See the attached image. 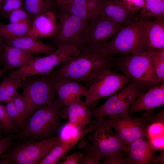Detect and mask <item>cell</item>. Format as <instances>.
I'll list each match as a JSON object with an SVG mask.
<instances>
[{"label": "cell", "instance_id": "cell-1", "mask_svg": "<svg viewBox=\"0 0 164 164\" xmlns=\"http://www.w3.org/2000/svg\"><path fill=\"white\" fill-rule=\"evenodd\" d=\"M69 57L48 74L50 77L73 80L87 88L102 74L111 70L113 58L103 50L86 47Z\"/></svg>", "mask_w": 164, "mask_h": 164}, {"label": "cell", "instance_id": "cell-2", "mask_svg": "<svg viewBox=\"0 0 164 164\" xmlns=\"http://www.w3.org/2000/svg\"><path fill=\"white\" fill-rule=\"evenodd\" d=\"M63 106L58 98L38 108L28 118L26 128L20 134V137H29L34 141L54 137L61 125L60 111Z\"/></svg>", "mask_w": 164, "mask_h": 164}, {"label": "cell", "instance_id": "cell-3", "mask_svg": "<svg viewBox=\"0 0 164 164\" xmlns=\"http://www.w3.org/2000/svg\"><path fill=\"white\" fill-rule=\"evenodd\" d=\"M121 55L113 65L132 81L139 84L142 89H149L159 84L149 50Z\"/></svg>", "mask_w": 164, "mask_h": 164}, {"label": "cell", "instance_id": "cell-4", "mask_svg": "<svg viewBox=\"0 0 164 164\" xmlns=\"http://www.w3.org/2000/svg\"><path fill=\"white\" fill-rule=\"evenodd\" d=\"M22 95L25 105L22 120L27 119L39 107L52 102L57 95L48 75H35L22 81Z\"/></svg>", "mask_w": 164, "mask_h": 164}, {"label": "cell", "instance_id": "cell-5", "mask_svg": "<svg viewBox=\"0 0 164 164\" xmlns=\"http://www.w3.org/2000/svg\"><path fill=\"white\" fill-rule=\"evenodd\" d=\"M103 50L111 56L118 54L127 55L148 51L144 30L137 19L118 31L105 45Z\"/></svg>", "mask_w": 164, "mask_h": 164}, {"label": "cell", "instance_id": "cell-6", "mask_svg": "<svg viewBox=\"0 0 164 164\" xmlns=\"http://www.w3.org/2000/svg\"><path fill=\"white\" fill-rule=\"evenodd\" d=\"M153 110L146 111L138 117L121 114L107 116L104 118L121 142L127 145L135 140L146 136L148 127L152 121Z\"/></svg>", "mask_w": 164, "mask_h": 164}, {"label": "cell", "instance_id": "cell-7", "mask_svg": "<svg viewBox=\"0 0 164 164\" xmlns=\"http://www.w3.org/2000/svg\"><path fill=\"white\" fill-rule=\"evenodd\" d=\"M78 52V48L74 46L58 48L51 54L43 57H36L24 67L16 70H11L9 76L23 81L35 75H48L56 66Z\"/></svg>", "mask_w": 164, "mask_h": 164}, {"label": "cell", "instance_id": "cell-8", "mask_svg": "<svg viewBox=\"0 0 164 164\" xmlns=\"http://www.w3.org/2000/svg\"><path fill=\"white\" fill-rule=\"evenodd\" d=\"M141 86L132 81L111 95L102 105L90 110L94 123L107 116L121 114H128L130 105L137 97L143 94Z\"/></svg>", "mask_w": 164, "mask_h": 164}, {"label": "cell", "instance_id": "cell-9", "mask_svg": "<svg viewBox=\"0 0 164 164\" xmlns=\"http://www.w3.org/2000/svg\"><path fill=\"white\" fill-rule=\"evenodd\" d=\"M93 124L94 127L87 138L96 159L102 160L118 155L125 151L127 145L117 138L104 118Z\"/></svg>", "mask_w": 164, "mask_h": 164}, {"label": "cell", "instance_id": "cell-10", "mask_svg": "<svg viewBox=\"0 0 164 164\" xmlns=\"http://www.w3.org/2000/svg\"><path fill=\"white\" fill-rule=\"evenodd\" d=\"M60 137L26 142L7 149L0 158L8 159L15 164H39L61 140Z\"/></svg>", "mask_w": 164, "mask_h": 164}, {"label": "cell", "instance_id": "cell-11", "mask_svg": "<svg viewBox=\"0 0 164 164\" xmlns=\"http://www.w3.org/2000/svg\"><path fill=\"white\" fill-rule=\"evenodd\" d=\"M59 7L56 13L59 28L53 38L56 46L57 48L74 46L79 49L88 20L81 19L71 14L63 6Z\"/></svg>", "mask_w": 164, "mask_h": 164}, {"label": "cell", "instance_id": "cell-12", "mask_svg": "<svg viewBox=\"0 0 164 164\" xmlns=\"http://www.w3.org/2000/svg\"><path fill=\"white\" fill-rule=\"evenodd\" d=\"M124 27L98 15L90 19L81 38L80 48L102 50L105 45Z\"/></svg>", "mask_w": 164, "mask_h": 164}, {"label": "cell", "instance_id": "cell-13", "mask_svg": "<svg viewBox=\"0 0 164 164\" xmlns=\"http://www.w3.org/2000/svg\"><path fill=\"white\" fill-rule=\"evenodd\" d=\"M132 81L124 75L106 71L87 88L84 95V102L89 105L99 99L111 95Z\"/></svg>", "mask_w": 164, "mask_h": 164}, {"label": "cell", "instance_id": "cell-14", "mask_svg": "<svg viewBox=\"0 0 164 164\" xmlns=\"http://www.w3.org/2000/svg\"><path fill=\"white\" fill-rule=\"evenodd\" d=\"M98 16L125 27L138 18L136 12L129 10L121 0H102Z\"/></svg>", "mask_w": 164, "mask_h": 164}, {"label": "cell", "instance_id": "cell-15", "mask_svg": "<svg viewBox=\"0 0 164 164\" xmlns=\"http://www.w3.org/2000/svg\"><path fill=\"white\" fill-rule=\"evenodd\" d=\"M124 151L125 153L126 164L156 163L155 154L157 151L146 136L127 145Z\"/></svg>", "mask_w": 164, "mask_h": 164}, {"label": "cell", "instance_id": "cell-16", "mask_svg": "<svg viewBox=\"0 0 164 164\" xmlns=\"http://www.w3.org/2000/svg\"><path fill=\"white\" fill-rule=\"evenodd\" d=\"M164 103V82L136 97L130 105L128 114L131 115L144 110H153L155 108L163 105Z\"/></svg>", "mask_w": 164, "mask_h": 164}, {"label": "cell", "instance_id": "cell-17", "mask_svg": "<svg viewBox=\"0 0 164 164\" xmlns=\"http://www.w3.org/2000/svg\"><path fill=\"white\" fill-rule=\"evenodd\" d=\"M87 105L80 98L63 106L60 111V116L67 118L69 123L80 131L87 126L92 116Z\"/></svg>", "mask_w": 164, "mask_h": 164}, {"label": "cell", "instance_id": "cell-18", "mask_svg": "<svg viewBox=\"0 0 164 164\" xmlns=\"http://www.w3.org/2000/svg\"><path fill=\"white\" fill-rule=\"evenodd\" d=\"M59 28L55 13L47 12L33 18L32 25L26 34L36 38H53Z\"/></svg>", "mask_w": 164, "mask_h": 164}, {"label": "cell", "instance_id": "cell-19", "mask_svg": "<svg viewBox=\"0 0 164 164\" xmlns=\"http://www.w3.org/2000/svg\"><path fill=\"white\" fill-rule=\"evenodd\" d=\"M49 76L58 96V98L63 106L74 100L80 98L87 89L82 84L73 80Z\"/></svg>", "mask_w": 164, "mask_h": 164}, {"label": "cell", "instance_id": "cell-20", "mask_svg": "<svg viewBox=\"0 0 164 164\" xmlns=\"http://www.w3.org/2000/svg\"><path fill=\"white\" fill-rule=\"evenodd\" d=\"M137 20L145 32L148 50H159L164 48V20L151 21L138 17Z\"/></svg>", "mask_w": 164, "mask_h": 164}, {"label": "cell", "instance_id": "cell-21", "mask_svg": "<svg viewBox=\"0 0 164 164\" xmlns=\"http://www.w3.org/2000/svg\"><path fill=\"white\" fill-rule=\"evenodd\" d=\"M6 43L32 54L53 53L56 50L53 47L43 43L37 38L25 36L4 41Z\"/></svg>", "mask_w": 164, "mask_h": 164}, {"label": "cell", "instance_id": "cell-22", "mask_svg": "<svg viewBox=\"0 0 164 164\" xmlns=\"http://www.w3.org/2000/svg\"><path fill=\"white\" fill-rule=\"evenodd\" d=\"M3 68L8 70L24 67L36 56L20 49L3 43Z\"/></svg>", "mask_w": 164, "mask_h": 164}, {"label": "cell", "instance_id": "cell-23", "mask_svg": "<svg viewBox=\"0 0 164 164\" xmlns=\"http://www.w3.org/2000/svg\"><path fill=\"white\" fill-rule=\"evenodd\" d=\"M31 25L30 20L7 24L0 23V40L5 41L26 36Z\"/></svg>", "mask_w": 164, "mask_h": 164}, {"label": "cell", "instance_id": "cell-24", "mask_svg": "<svg viewBox=\"0 0 164 164\" xmlns=\"http://www.w3.org/2000/svg\"><path fill=\"white\" fill-rule=\"evenodd\" d=\"M58 6L55 0H24V10L33 18L49 12L55 13Z\"/></svg>", "mask_w": 164, "mask_h": 164}, {"label": "cell", "instance_id": "cell-25", "mask_svg": "<svg viewBox=\"0 0 164 164\" xmlns=\"http://www.w3.org/2000/svg\"><path fill=\"white\" fill-rule=\"evenodd\" d=\"M62 6L71 14L83 19L88 20L95 17L86 0H73Z\"/></svg>", "mask_w": 164, "mask_h": 164}, {"label": "cell", "instance_id": "cell-26", "mask_svg": "<svg viewBox=\"0 0 164 164\" xmlns=\"http://www.w3.org/2000/svg\"><path fill=\"white\" fill-rule=\"evenodd\" d=\"M146 5L138 14V17H153L156 19L163 18L164 0H145Z\"/></svg>", "mask_w": 164, "mask_h": 164}, {"label": "cell", "instance_id": "cell-27", "mask_svg": "<svg viewBox=\"0 0 164 164\" xmlns=\"http://www.w3.org/2000/svg\"><path fill=\"white\" fill-rule=\"evenodd\" d=\"M22 81L9 76L0 83V101L5 102L10 99L21 87Z\"/></svg>", "mask_w": 164, "mask_h": 164}, {"label": "cell", "instance_id": "cell-28", "mask_svg": "<svg viewBox=\"0 0 164 164\" xmlns=\"http://www.w3.org/2000/svg\"><path fill=\"white\" fill-rule=\"evenodd\" d=\"M78 146L79 149L83 151L78 164H101L94 155L91 143L85 138L81 139L79 142Z\"/></svg>", "mask_w": 164, "mask_h": 164}, {"label": "cell", "instance_id": "cell-29", "mask_svg": "<svg viewBox=\"0 0 164 164\" xmlns=\"http://www.w3.org/2000/svg\"><path fill=\"white\" fill-rule=\"evenodd\" d=\"M159 84L164 82V48L149 50Z\"/></svg>", "mask_w": 164, "mask_h": 164}, {"label": "cell", "instance_id": "cell-30", "mask_svg": "<svg viewBox=\"0 0 164 164\" xmlns=\"http://www.w3.org/2000/svg\"><path fill=\"white\" fill-rule=\"evenodd\" d=\"M0 126L5 134L17 133L19 128L12 121L5 106L0 104Z\"/></svg>", "mask_w": 164, "mask_h": 164}, {"label": "cell", "instance_id": "cell-31", "mask_svg": "<svg viewBox=\"0 0 164 164\" xmlns=\"http://www.w3.org/2000/svg\"><path fill=\"white\" fill-rule=\"evenodd\" d=\"M6 110L13 123L21 132L26 128V124L22 121V117L16 109L11 99L5 102Z\"/></svg>", "mask_w": 164, "mask_h": 164}, {"label": "cell", "instance_id": "cell-32", "mask_svg": "<svg viewBox=\"0 0 164 164\" xmlns=\"http://www.w3.org/2000/svg\"><path fill=\"white\" fill-rule=\"evenodd\" d=\"M10 23H17L30 20V16L22 7L11 12L8 15Z\"/></svg>", "mask_w": 164, "mask_h": 164}, {"label": "cell", "instance_id": "cell-33", "mask_svg": "<svg viewBox=\"0 0 164 164\" xmlns=\"http://www.w3.org/2000/svg\"><path fill=\"white\" fill-rule=\"evenodd\" d=\"M23 0H4L2 3L1 13L2 12L8 16L12 11L22 7Z\"/></svg>", "mask_w": 164, "mask_h": 164}, {"label": "cell", "instance_id": "cell-34", "mask_svg": "<svg viewBox=\"0 0 164 164\" xmlns=\"http://www.w3.org/2000/svg\"><path fill=\"white\" fill-rule=\"evenodd\" d=\"M11 99L16 109L21 115L22 120V117L25 110V105L24 101L22 95L17 91Z\"/></svg>", "mask_w": 164, "mask_h": 164}, {"label": "cell", "instance_id": "cell-35", "mask_svg": "<svg viewBox=\"0 0 164 164\" xmlns=\"http://www.w3.org/2000/svg\"><path fill=\"white\" fill-rule=\"evenodd\" d=\"M121 0L129 10L133 12H136L146 5L145 0Z\"/></svg>", "mask_w": 164, "mask_h": 164}, {"label": "cell", "instance_id": "cell-36", "mask_svg": "<svg viewBox=\"0 0 164 164\" xmlns=\"http://www.w3.org/2000/svg\"><path fill=\"white\" fill-rule=\"evenodd\" d=\"M82 155V152H74L69 155L63 156L62 159H63L62 161L58 164H78Z\"/></svg>", "mask_w": 164, "mask_h": 164}, {"label": "cell", "instance_id": "cell-37", "mask_svg": "<svg viewBox=\"0 0 164 164\" xmlns=\"http://www.w3.org/2000/svg\"><path fill=\"white\" fill-rule=\"evenodd\" d=\"M13 141L11 135L4 138H0V158L1 156L12 144Z\"/></svg>", "mask_w": 164, "mask_h": 164}, {"label": "cell", "instance_id": "cell-38", "mask_svg": "<svg viewBox=\"0 0 164 164\" xmlns=\"http://www.w3.org/2000/svg\"><path fill=\"white\" fill-rule=\"evenodd\" d=\"M73 0H55L58 7L63 6Z\"/></svg>", "mask_w": 164, "mask_h": 164}, {"label": "cell", "instance_id": "cell-39", "mask_svg": "<svg viewBox=\"0 0 164 164\" xmlns=\"http://www.w3.org/2000/svg\"><path fill=\"white\" fill-rule=\"evenodd\" d=\"M3 44L2 41L0 40V65L2 62L3 61Z\"/></svg>", "mask_w": 164, "mask_h": 164}, {"label": "cell", "instance_id": "cell-40", "mask_svg": "<svg viewBox=\"0 0 164 164\" xmlns=\"http://www.w3.org/2000/svg\"><path fill=\"white\" fill-rule=\"evenodd\" d=\"M13 163L9 160L4 158H1L0 164H13Z\"/></svg>", "mask_w": 164, "mask_h": 164}, {"label": "cell", "instance_id": "cell-41", "mask_svg": "<svg viewBox=\"0 0 164 164\" xmlns=\"http://www.w3.org/2000/svg\"><path fill=\"white\" fill-rule=\"evenodd\" d=\"M7 71L3 67L2 69H0V77Z\"/></svg>", "mask_w": 164, "mask_h": 164}, {"label": "cell", "instance_id": "cell-42", "mask_svg": "<svg viewBox=\"0 0 164 164\" xmlns=\"http://www.w3.org/2000/svg\"><path fill=\"white\" fill-rule=\"evenodd\" d=\"M4 0H0V14L1 13V11L2 7V3Z\"/></svg>", "mask_w": 164, "mask_h": 164}, {"label": "cell", "instance_id": "cell-43", "mask_svg": "<svg viewBox=\"0 0 164 164\" xmlns=\"http://www.w3.org/2000/svg\"><path fill=\"white\" fill-rule=\"evenodd\" d=\"M3 133V132L0 126V138H1L2 136Z\"/></svg>", "mask_w": 164, "mask_h": 164}]
</instances>
